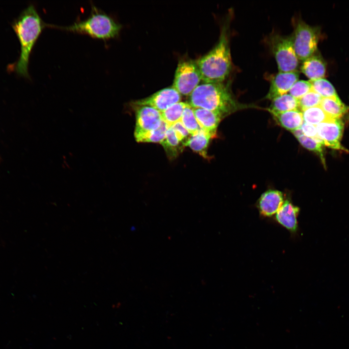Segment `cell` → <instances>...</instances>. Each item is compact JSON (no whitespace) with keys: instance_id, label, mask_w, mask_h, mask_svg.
<instances>
[{"instance_id":"obj_23","label":"cell","mask_w":349,"mask_h":349,"mask_svg":"<svg viewBox=\"0 0 349 349\" xmlns=\"http://www.w3.org/2000/svg\"><path fill=\"white\" fill-rule=\"evenodd\" d=\"M302 113L305 123L315 126L331 119L319 105L302 110Z\"/></svg>"},{"instance_id":"obj_30","label":"cell","mask_w":349,"mask_h":349,"mask_svg":"<svg viewBox=\"0 0 349 349\" xmlns=\"http://www.w3.org/2000/svg\"><path fill=\"white\" fill-rule=\"evenodd\" d=\"M170 127L173 128L177 138L180 142L184 140H187L189 138V135L190 134L180 121L175 123Z\"/></svg>"},{"instance_id":"obj_28","label":"cell","mask_w":349,"mask_h":349,"mask_svg":"<svg viewBox=\"0 0 349 349\" xmlns=\"http://www.w3.org/2000/svg\"><path fill=\"white\" fill-rule=\"evenodd\" d=\"M311 90L312 84L310 81L300 80L293 85L289 92L291 95L299 100Z\"/></svg>"},{"instance_id":"obj_1","label":"cell","mask_w":349,"mask_h":349,"mask_svg":"<svg viewBox=\"0 0 349 349\" xmlns=\"http://www.w3.org/2000/svg\"><path fill=\"white\" fill-rule=\"evenodd\" d=\"M35 7L30 4L12 22V28L20 44L17 60L9 66L18 75L29 78V59L32 50L44 29L47 27Z\"/></svg>"},{"instance_id":"obj_13","label":"cell","mask_w":349,"mask_h":349,"mask_svg":"<svg viewBox=\"0 0 349 349\" xmlns=\"http://www.w3.org/2000/svg\"><path fill=\"white\" fill-rule=\"evenodd\" d=\"M299 212L298 206L286 200L275 214V220L291 233H296L298 230L297 218Z\"/></svg>"},{"instance_id":"obj_8","label":"cell","mask_w":349,"mask_h":349,"mask_svg":"<svg viewBox=\"0 0 349 349\" xmlns=\"http://www.w3.org/2000/svg\"><path fill=\"white\" fill-rule=\"evenodd\" d=\"M129 106L135 114V127L134 135L159 128L162 122L161 113L148 106L136 105L130 102Z\"/></svg>"},{"instance_id":"obj_29","label":"cell","mask_w":349,"mask_h":349,"mask_svg":"<svg viewBox=\"0 0 349 349\" xmlns=\"http://www.w3.org/2000/svg\"><path fill=\"white\" fill-rule=\"evenodd\" d=\"M300 128L303 135L314 139L324 145L322 141L318 135L316 126L304 122Z\"/></svg>"},{"instance_id":"obj_10","label":"cell","mask_w":349,"mask_h":349,"mask_svg":"<svg viewBox=\"0 0 349 349\" xmlns=\"http://www.w3.org/2000/svg\"><path fill=\"white\" fill-rule=\"evenodd\" d=\"M181 95L172 86L162 89L150 96L130 103L136 105L150 106L161 112L172 105L181 101Z\"/></svg>"},{"instance_id":"obj_11","label":"cell","mask_w":349,"mask_h":349,"mask_svg":"<svg viewBox=\"0 0 349 349\" xmlns=\"http://www.w3.org/2000/svg\"><path fill=\"white\" fill-rule=\"evenodd\" d=\"M299 77L298 71L278 72L271 78L270 87L266 98L272 100L286 94L298 80Z\"/></svg>"},{"instance_id":"obj_24","label":"cell","mask_w":349,"mask_h":349,"mask_svg":"<svg viewBox=\"0 0 349 349\" xmlns=\"http://www.w3.org/2000/svg\"><path fill=\"white\" fill-rule=\"evenodd\" d=\"M180 122L190 135L196 133L201 128L195 116L193 108L188 103Z\"/></svg>"},{"instance_id":"obj_17","label":"cell","mask_w":349,"mask_h":349,"mask_svg":"<svg viewBox=\"0 0 349 349\" xmlns=\"http://www.w3.org/2000/svg\"><path fill=\"white\" fill-rule=\"evenodd\" d=\"M319 106L332 119H341L349 112V107L345 105L338 96L322 98Z\"/></svg>"},{"instance_id":"obj_27","label":"cell","mask_w":349,"mask_h":349,"mask_svg":"<svg viewBox=\"0 0 349 349\" xmlns=\"http://www.w3.org/2000/svg\"><path fill=\"white\" fill-rule=\"evenodd\" d=\"M322 97L313 90L299 99V107L301 110L319 106Z\"/></svg>"},{"instance_id":"obj_21","label":"cell","mask_w":349,"mask_h":349,"mask_svg":"<svg viewBox=\"0 0 349 349\" xmlns=\"http://www.w3.org/2000/svg\"><path fill=\"white\" fill-rule=\"evenodd\" d=\"M168 127L162 121L160 126L157 129L134 135L136 142L138 143H159L165 138Z\"/></svg>"},{"instance_id":"obj_7","label":"cell","mask_w":349,"mask_h":349,"mask_svg":"<svg viewBox=\"0 0 349 349\" xmlns=\"http://www.w3.org/2000/svg\"><path fill=\"white\" fill-rule=\"evenodd\" d=\"M201 80V74L196 62L183 60L178 63L172 86L181 95H190Z\"/></svg>"},{"instance_id":"obj_25","label":"cell","mask_w":349,"mask_h":349,"mask_svg":"<svg viewBox=\"0 0 349 349\" xmlns=\"http://www.w3.org/2000/svg\"><path fill=\"white\" fill-rule=\"evenodd\" d=\"M310 82L312 84V90L319 95L323 98L337 96L334 87L327 79H320Z\"/></svg>"},{"instance_id":"obj_3","label":"cell","mask_w":349,"mask_h":349,"mask_svg":"<svg viewBox=\"0 0 349 349\" xmlns=\"http://www.w3.org/2000/svg\"><path fill=\"white\" fill-rule=\"evenodd\" d=\"M188 102L193 108H202L220 114L222 117L238 106L229 84L222 82L200 83L189 95Z\"/></svg>"},{"instance_id":"obj_4","label":"cell","mask_w":349,"mask_h":349,"mask_svg":"<svg viewBox=\"0 0 349 349\" xmlns=\"http://www.w3.org/2000/svg\"><path fill=\"white\" fill-rule=\"evenodd\" d=\"M47 26L75 33L85 34L104 41L117 37L122 28L111 16L92 4L89 16L69 26L47 23Z\"/></svg>"},{"instance_id":"obj_16","label":"cell","mask_w":349,"mask_h":349,"mask_svg":"<svg viewBox=\"0 0 349 349\" xmlns=\"http://www.w3.org/2000/svg\"><path fill=\"white\" fill-rule=\"evenodd\" d=\"M212 138L208 133L201 128L196 133L190 135L186 140L184 145L189 147L193 151L206 158L207 156V149Z\"/></svg>"},{"instance_id":"obj_9","label":"cell","mask_w":349,"mask_h":349,"mask_svg":"<svg viewBox=\"0 0 349 349\" xmlns=\"http://www.w3.org/2000/svg\"><path fill=\"white\" fill-rule=\"evenodd\" d=\"M317 134L323 144L333 149L348 152L341 143L344 123L341 119L331 118L316 126Z\"/></svg>"},{"instance_id":"obj_12","label":"cell","mask_w":349,"mask_h":349,"mask_svg":"<svg viewBox=\"0 0 349 349\" xmlns=\"http://www.w3.org/2000/svg\"><path fill=\"white\" fill-rule=\"evenodd\" d=\"M284 202V195L281 191L270 190L261 194L256 206L261 216L271 217L276 214Z\"/></svg>"},{"instance_id":"obj_15","label":"cell","mask_w":349,"mask_h":349,"mask_svg":"<svg viewBox=\"0 0 349 349\" xmlns=\"http://www.w3.org/2000/svg\"><path fill=\"white\" fill-rule=\"evenodd\" d=\"M193 111L200 128L214 137L222 117L217 112L202 108H193Z\"/></svg>"},{"instance_id":"obj_26","label":"cell","mask_w":349,"mask_h":349,"mask_svg":"<svg viewBox=\"0 0 349 349\" xmlns=\"http://www.w3.org/2000/svg\"><path fill=\"white\" fill-rule=\"evenodd\" d=\"M300 143L305 148L313 151L318 155L324 166L325 160L323 154V144L316 140L301 135L297 138Z\"/></svg>"},{"instance_id":"obj_14","label":"cell","mask_w":349,"mask_h":349,"mask_svg":"<svg viewBox=\"0 0 349 349\" xmlns=\"http://www.w3.org/2000/svg\"><path fill=\"white\" fill-rule=\"evenodd\" d=\"M301 70L310 81H313L323 79L326 73V64L320 55L314 54L303 61Z\"/></svg>"},{"instance_id":"obj_5","label":"cell","mask_w":349,"mask_h":349,"mask_svg":"<svg viewBox=\"0 0 349 349\" xmlns=\"http://www.w3.org/2000/svg\"><path fill=\"white\" fill-rule=\"evenodd\" d=\"M293 24L294 30L291 37L294 48L299 60L303 61L317 51L320 31L301 19L294 20Z\"/></svg>"},{"instance_id":"obj_2","label":"cell","mask_w":349,"mask_h":349,"mask_svg":"<svg viewBox=\"0 0 349 349\" xmlns=\"http://www.w3.org/2000/svg\"><path fill=\"white\" fill-rule=\"evenodd\" d=\"M222 26L217 43L196 64L204 82H222L232 70L229 43V20Z\"/></svg>"},{"instance_id":"obj_20","label":"cell","mask_w":349,"mask_h":349,"mask_svg":"<svg viewBox=\"0 0 349 349\" xmlns=\"http://www.w3.org/2000/svg\"><path fill=\"white\" fill-rule=\"evenodd\" d=\"M187 104L188 102L180 101L172 105L160 112L162 121L168 127L180 121L183 111Z\"/></svg>"},{"instance_id":"obj_18","label":"cell","mask_w":349,"mask_h":349,"mask_svg":"<svg viewBox=\"0 0 349 349\" xmlns=\"http://www.w3.org/2000/svg\"><path fill=\"white\" fill-rule=\"evenodd\" d=\"M272 115L282 127L292 132L300 128L303 123L302 113L298 110Z\"/></svg>"},{"instance_id":"obj_22","label":"cell","mask_w":349,"mask_h":349,"mask_svg":"<svg viewBox=\"0 0 349 349\" xmlns=\"http://www.w3.org/2000/svg\"><path fill=\"white\" fill-rule=\"evenodd\" d=\"M180 143L171 127L166 131L163 140L160 143L167 155L170 158H175L180 151Z\"/></svg>"},{"instance_id":"obj_6","label":"cell","mask_w":349,"mask_h":349,"mask_svg":"<svg viewBox=\"0 0 349 349\" xmlns=\"http://www.w3.org/2000/svg\"><path fill=\"white\" fill-rule=\"evenodd\" d=\"M268 42L279 72L297 71L299 59L294 48L291 36L275 33L270 36Z\"/></svg>"},{"instance_id":"obj_19","label":"cell","mask_w":349,"mask_h":349,"mask_svg":"<svg viewBox=\"0 0 349 349\" xmlns=\"http://www.w3.org/2000/svg\"><path fill=\"white\" fill-rule=\"evenodd\" d=\"M298 107L299 100L286 94L273 99L268 110L273 114L297 110Z\"/></svg>"}]
</instances>
